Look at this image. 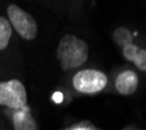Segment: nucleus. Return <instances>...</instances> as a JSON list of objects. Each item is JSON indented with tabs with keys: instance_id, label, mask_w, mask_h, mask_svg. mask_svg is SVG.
Instances as JSON below:
<instances>
[{
	"instance_id": "1",
	"label": "nucleus",
	"mask_w": 146,
	"mask_h": 130,
	"mask_svg": "<svg viewBox=\"0 0 146 130\" xmlns=\"http://www.w3.org/2000/svg\"><path fill=\"white\" fill-rule=\"evenodd\" d=\"M56 57L63 70L77 69L88 60L89 46L74 34H64L56 48Z\"/></svg>"
},
{
	"instance_id": "2",
	"label": "nucleus",
	"mask_w": 146,
	"mask_h": 130,
	"mask_svg": "<svg viewBox=\"0 0 146 130\" xmlns=\"http://www.w3.org/2000/svg\"><path fill=\"white\" fill-rule=\"evenodd\" d=\"M8 21L16 33L25 40H34L38 35V25L31 15L25 12L16 4H11L7 8Z\"/></svg>"
},
{
	"instance_id": "3",
	"label": "nucleus",
	"mask_w": 146,
	"mask_h": 130,
	"mask_svg": "<svg viewBox=\"0 0 146 130\" xmlns=\"http://www.w3.org/2000/svg\"><path fill=\"white\" fill-rule=\"evenodd\" d=\"M27 106V92L20 79L0 81V107L5 109H20Z\"/></svg>"
},
{
	"instance_id": "4",
	"label": "nucleus",
	"mask_w": 146,
	"mask_h": 130,
	"mask_svg": "<svg viewBox=\"0 0 146 130\" xmlns=\"http://www.w3.org/2000/svg\"><path fill=\"white\" fill-rule=\"evenodd\" d=\"M107 86V77L103 72L97 69H82L72 77V87L85 95L100 92Z\"/></svg>"
},
{
	"instance_id": "5",
	"label": "nucleus",
	"mask_w": 146,
	"mask_h": 130,
	"mask_svg": "<svg viewBox=\"0 0 146 130\" xmlns=\"http://www.w3.org/2000/svg\"><path fill=\"white\" fill-rule=\"evenodd\" d=\"M11 116L13 130H38L36 122L29 106L20 109H7Z\"/></svg>"
},
{
	"instance_id": "6",
	"label": "nucleus",
	"mask_w": 146,
	"mask_h": 130,
	"mask_svg": "<svg viewBox=\"0 0 146 130\" xmlns=\"http://www.w3.org/2000/svg\"><path fill=\"white\" fill-rule=\"evenodd\" d=\"M138 87V76L133 70H125L120 73L115 79V88L119 94L131 95Z\"/></svg>"
},
{
	"instance_id": "7",
	"label": "nucleus",
	"mask_w": 146,
	"mask_h": 130,
	"mask_svg": "<svg viewBox=\"0 0 146 130\" xmlns=\"http://www.w3.org/2000/svg\"><path fill=\"white\" fill-rule=\"evenodd\" d=\"M123 55L127 60L136 64L138 69L146 72V49L138 48L137 46L129 43L123 47Z\"/></svg>"
},
{
	"instance_id": "8",
	"label": "nucleus",
	"mask_w": 146,
	"mask_h": 130,
	"mask_svg": "<svg viewBox=\"0 0 146 130\" xmlns=\"http://www.w3.org/2000/svg\"><path fill=\"white\" fill-rule=\"evenodd\" d=\"M12 39V26L8 18L0 16V51H4Z\"/></svg>"
},
{
	"instance_id": "9",
	"label": "nucleus",
	"mask_w": 146,
	"mask_h": 130,
	"mask_svg": "<svg viewBox=\"0 0 146 130\" xmlns=\"http://www.w3.org/2000/svg\"><path fill=\"white\" fill-rule=\"evenodd\" d=\"M113 39H115V42L117 43V44H120L121 47H124V46H127V44L131 43L132 35L127 29L120 27V29H117V30L115 31V34H113Z\"/></svg>"
},
{
	"instance_id": "10",
	"label": "nucleus",
	"mask_w": 146,
	"mask_h": 130,
	"mask_svg": "<svg viewBox=\"0 0 146 130\" xmlns=\"http://www.w3.org/2000/svg\"><path fill=\"white\" fill-rule=\"evenodd\" d=\"M77 130H86V129H77Z\"/></svg>"
}]
</instances>
